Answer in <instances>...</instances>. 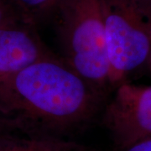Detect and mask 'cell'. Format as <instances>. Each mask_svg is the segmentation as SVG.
Masks as SVG:
<instances>
[{
  "instance_id": "2",
  "label": "cell",
  "mask_w": 151,
  "mask_h": 151,
  "mask_svg": "<svg viewBox=\"0 0 151 151\" xmlns=\"http://www.w3.org/2000/svg\"><path fill=\"white\" fill-rule=\"evenodd\" d=\"M59 39L62 56L71 69L105 93L110 86L103 0H63Z\"/></svg>"
},
{
  "instance_id": "6",
  "label": "cell",
  "mask_w": 151,
  "mask_h": 151,
  "mask_svg": "<svg viewBox=\"0 0 151 151\" xmlns=\"http://www.w3.org/2000/svg\"><path fill=\"white\" fill-rule=\"evenodd\" d=\"M0 151H93L59 136L19 129L0 134Z\"/></svg>"
},
{
  "instance_id": "8",
  "label": "cell",
  "mask_w": 151,
  "mask_h": 151,
  "mask_svg": "<svg viewBox=\"0 0 151 151\" xmlns=\"http://www.w3.org/2000/svg\"><path fill=\"white\" fill-rule=\"evenodd\" d=\"M17 21L22 20L9 0H0V26Z\"/></svg>"
},
{
  "instance_id": "5",
  "label": "cell",
  "mask_w": 151,
  "mask_h": 151,
  "mask_svg": "<svg viewBox=\"0 0 151 151\" xmlns=\"http://www.w3.org/2000/svg\"><path fill=\"white\" fill-rule=\"evenodd\" d=\"M52 55L32 25L17 21L0 26V79Z\"/></svg>"
},
{
  "instance_id": "12",
  "label": "cell",
  "mask_w": 151,
  "mask_h": 151,
  "mask_svg": "<svg viewBox=\"0 0 151 151\" xmlns=\"http://www.w3.org/2000/svg\"><path fill=\"white\" fill-rule=\"evenodd\" d=\"M150 60H151V55H150Z\"/></svg>"
},
{
  "instance_id": "9",
  "label": "cell",
  "mask_w": 151,
  "mask_h": 151,
  "mask_svg": "<svg viewBox=\"0 0 151 151\" xmlns=\"http://www.w3.org/2000/svg\"><path fill=\"white\" fill-rule=\"evenodd\" d=\"M19 129H23L21 126L7 115L0 108V134Z\"/></svg>"
},
{
  "instance_id": "1",
  "label": "cell",
  "mask_w": 151,
  "mask_h": 151,
  "mask_svg": "<svg viewBox=\"0 0 151 151\" xmlns=\"http://www.w3.org/2000/svg\"><path fill=\"white\" fill-rule=\"evenodd\" d=\"M103 93L52 55L0 79V108L23 129L60 137L92 120Z\"/></svg>"
},
{
  "instance_id": "11",
  "label": "cell",
  "mask_w": 151,
  "mask_h": 151,
  "mask_svg": "<svg viewBox=\"0 0 151 151\" xmlns=\"http://www.w3.org/2000/svg\"><path fill=\"white\" fill-rule=\"evenodd\" d=\"M135 6L145 16L150 19L151 15V0H121Z\"/></svg>"
},
{
  "instance_id": "10",
  "label": "cell",
  "mask_w": 151,
  "mask_h": 151,
  "mask_svg": "<svg viewBox=\"0 0 151 151\" xmlns=\"http://www.w3.org/2000/svg\"><path fill=\"white\" fill-rule=\"evenodd\" d=\"M113 151H151V137L122 149H114Z\"/></svg>"
},
{
  "instance_id": "3",
  "label": "cell",
  "mask_w": 151,
  "mask_h": 151,
  "mask_svg": "<svg viewBox=\"0 0 151 151\" xmlns=\"http://www.w3.org/2000/svg\"><path fill=\"white\" fill-rule=\"evenodd\" d=\"M110 86H117L150 60L151 19L121 0H103Z\"/></svg>"
},
{
  "instance_id": "4",
  "label": "cell",
  "mask_w": 151,
  "mask_h": 151,
  "mask_svg": "<svg viewBox=\"0 0 151 151\" xmlns=\"http://www.w3.org/2000/svg\"><path fill=\"white\" fill-rule=\"evenodd\" d=\"M103 124L114 149L151 137V86L126 81L116 86L103 112Z\"/></svg>"
},
{
  "instance_id": "7",
  "label": "cell",
  "mask_w": 151,
  "mask_h": 151,
  "mask_svg": "<svg viewBox=\"0 0 151 151\" xmlns=\"http://www.w3.org/2000/svg\"><path fill=\"white\" fill-rule=\"evenodd\" d=\"M63 0H9L19 19L35 26L53 11H57Z\"/></svg>"
}]
</instances>
